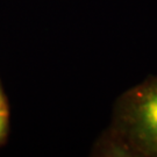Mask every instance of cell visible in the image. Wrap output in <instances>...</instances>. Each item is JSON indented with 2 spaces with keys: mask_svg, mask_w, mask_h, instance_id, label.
I'll return each mask as SVG.
<instances>
[{
  "mask_svg": "<svg viewBox=\"0 0 157 157\" xmlns=\"http://www.w3.org/2000/svg\"><path fill=\"white\" fill-rule=\"evenodd\" d=\"M119 124L134 151L157 156V78L137 86L124 97Z\"/></svg>",
  "mask_w": 157,
  "mask_h": 157,
  "instance_id": "obj_1",
  "label": "cell"
},
{
  "mask_svg": "<svg viewBox=\"0 0 157 157\" xmlns=\"http://www.w3.org/2000/svg\"><path fill=\"white\" fill-rule=\"evenodd\" d=\"M5 127H6V113L0 114V137L5 133Z\"/></svg>",
  "mask_w": 157,
  "mask_h": 157,
  "instance_id": "obj_2",
  "label": "cell"
},
{
  "mask_svg": "<svg viewBox=\"0 0 157 157\" xmlns=\"http://www.w3.org/2000/svg\"><path fill=\"white\" fill-rule=\"evenodd\" d=\"M5 112V102H4V99H2V94L0 92V114H4Z\"/></svg>",
  "mask_w": 157,
  "mask_h": 157,
  "instance_id": "obj_3",
  "label": "cell"
}]
</instances>
